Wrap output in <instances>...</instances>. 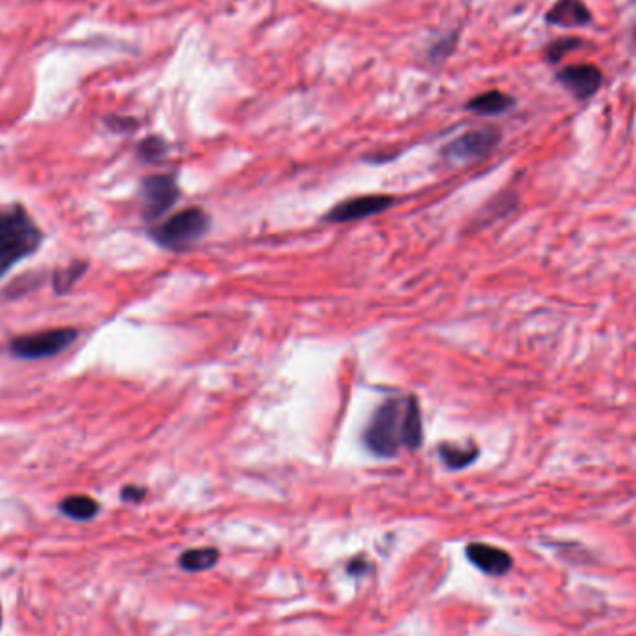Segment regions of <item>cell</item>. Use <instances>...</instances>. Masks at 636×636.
I'll use <instances>...</instances> for the list:
<instances>
[{
	"instance_id": "12",
	"label": "cell",
	"mask_w": 636,
	"mask_h": 636,
	"mask_svg": "<svg viewBox=\"0 0 636 636\" xmlns=\"http://www.w3.org/2000/svg\"><path fill=\"white\" fill-rule=\"evenodd\" d=\"M515 105V99L510 98L508 93H503L499 89H491L477 96L475 99H471L467 103V110L480 114V115H499L506 110H510Z\"/></svg>"
},
{
	"instance_id": "20",
	"label": "cell",
	"mask_w": 636,
	"mask_h": 636,
	"mask_svg": "<svg viewBox=\"0 0 636 636\" xmlns=\"http://www.w3.org/2000/svg\"><path fill=\"white\" fill-rule=\"evenodd\" d=\"M106 123H108L110 129L120 131V132H127V131H132L136 127V122L129 120V117H110Z\"/></svg>"
},
{
	"instance_id": "1",
	"label": "cell",
	"mask_w": 636,
	"mask_h": 636,
	"mask_svg": "<svg viewBox=\"0 0 636 636\" xmlns=\"http://www.w3.org/2000/svg\"><path fill=\"white\" fill-rule=\"evenodd\" d=\"M41 241L43 234L25 208L15 205L0 210V277L32 255Z\"/></svg>"
},
{
	"instance_id": "14",
	"label": "cell",
	"mask_w": 636,
	"mask_h": 636,
	"mask_svg": "<svg viewBox=\"0 0 636 636\" xmlns=\"http://www.w3.org/2000/svg\"><path fill=\"white\" fill-rule=\"evenodd\" d=\"M220 553L215 547H205V549H191L179 556V565L186 572H205L215 568L218 564Z\"/></svg>"
},
{
	"instance_id": "15",
	"label": "cell",
	"mask_w": 636,
	"mask_h": 636,
	"mask_svg": "<svg viewBox=\"0 0 636 636\" xmlns=\"http://www.w3.org/2000/svg\"><path fill=\"white\" fill-rule=\"evenodd\" d=\"M441 460L451 469H463L473 463L479 458L477 446H456V445H441L439 449Z\"/></svg>"
},
{
	"instance_id": "19",
	"label": "cell",
	"mask_w": 636,
	"mask_h": 636,
	"mask_svg": "<svg viewBox=\"0 0 636 636\" xmlns=\"http://www.w3.org/2000/svg\"><path fill=\"white\" fill-rule=\"evenodd\" d=\"M146 497V489L144 488H136V486H127L122 491V499L127 503H140L141 499Z\"/></svg>"
},
{
	"instance_id": "7",
	"label": "cell",
	"mask_w": 636,
	"mask_h": 636,
	"mask_svg": "<svg viewBox=\"0 0 636 636\" xmlns=\"http://www.w3.org/2000/svg\"><path fill=\"white\" fill-rule=\"evenodd\" d=\"M499 140H501L499 129L484 127L477 131H469L460 138H456L453 144L446 146V153H449L453 158H462V160L482 158L497 148Z\"/></svg>"
},
{
	"instance_id": "5",
	"label": "cell",
	"mask_w": 636,
	"mask_h": 636,
	"mask_svg": "<svg viewBox=\"0 0 636 636\" xmlns=\"http://www.w3.org/2000/svg\"><path fill=\"white\" fill-rule=\"evenodd\" d=\"M141 196L146 203V218L155 220L175 205L179 198L177 181L174 175H151L141 182Z\"/></svg>"
},
{
	"instance_id": "21",
	"label": "cell",
	"mask_w": 636,
	"mask_h": 636,
	"mask_svg": "<svg viewBox=\"0 0 636 636\" xmlns=\"http://www.w3.org/2000/svg\"><path fill=\"white\" fill-rule=\"evenodd\" d=\"M365 564H367V562H361V560L350 562L348 573H350V575H361V573H365Z\"/></svg>"
},
{
	"instance_id": "10",
	"label": "cell",
	"mask_w": 636,
	"mask_h": 636,
	"mask_svg": "<svg viewBox=\"0 0 636 636\" xmlns=\"http://www.w3.org/2000/svg\"><path fill=\"white\" fill-rule=\"evenodd\" d=\"M546 21L560 29H581L592 22V13L582 0H556L549 8Z\"/></svg>"
},
{
	"instance_id": "13",
	"label": "cell",
	"mask_w": 636,
	"mask_h": 636,
	"mask_svg": "<svg viewBox=\"0 0 636 636\" xmlns=\"http://www.w3.org/2000/svg\"><path fill=\"white\" fill-rule=\"evenodd\" d=\"M60 510L75 522H89L99 513V503L88 495H71L60 503Z\"/></svg>"
},
{
	"instance_id": "22",
	"label": "cell",
	"mask_w": 636,
	"mask_h": 636,
	"mask_svg": "<svg viewBox=\"0 0 636 636\" xmlns=\"http://www.w3.org/2000/svg\"><path fill=\"white\" fill-rule=\"evenodd\" d=\"M0 622H3V612H0Z\"/></svg>"
},
{
	"instance_id": "6",
	"label": "cell",
	"mask_w": 636,
	"mask_h": 636,
	"mask_svg": "<svg viewBox=\"0 0 636 636\" xmlns=\"http://www.w3.org/2000/svg\"><path fill=\"white\" fill-rule=\"evenodd\" d=\"M556 81L579 101L594 98L603 86L601 69L594 64L565 65L556 73Z\"/></svg>"
},
{
	"instance_id": "18",
	"label": "cell",
	"mask_w": 636,
	"mask_h": 636,
	"mask_svg": "<svg viewBox=\"0 0 636 636\" xmlns=\"http://www.w3.org/2000/svg\"><path fill=\"white\" fill-rule=\"evenodd\" d=\"M581 45H582V41H581V39H577V38L556 39V41H553V43L547 47V51H546V60H547L549 64H556V62H560L565 55H568L570 51L579 49Z\"/></svg>"
},
{
	"instance_id": "2",
	"label": "cell",
	"mask_w": 636,
	"mask_h": 636,
	"mask_svg": "<svg viewBox=\"0 0 636 636\" xmlns=\"http://www.w3.org/2000/svg\"><path fill=\"white\" fill-rule=\"evenodd\" d=\"M403 413L404 406L391 398L384 403L370 419L365 432V443L376 456L393 458L403 445Z\"/></svg>"
},
{
	"instance_id": "9",
	"label": "cell",
	"mask_w": 636,
	"mask_h": 636,
	"mask_svg": "<svg viewBox=\"0 0 636 636\" xmlns=\"http://www.w3.org/2000/svg\"><path fill=\"white\" fill-rule=\"evenodd\" d=\"M465 555L475 568L493 577H503L512 570V556L499 547L488 544H469Z\"/></svg>"
},
{
	"instance_id": "16",
	"label": "cell",
	"mask_w": 636,
	"mask_h": 636,
	"mask_svg": "<svg viewBox=\"0 0 636 636\" xmlns=\"http://www.w3.org/2000/svg\"><path fill=\"white\" fill-rule=\"evenodd\" d=\"M86 268H88L86 263L77 261V263H73V265H69L67 268L58 270V272L55 274V291L60 293V294H64V293L73 289V285L82 277V274L86 272Z\"/></svg>"
},
{
	"instance_id": "11",
	"label": "cell",
	"mask_w": 636,
	"mask_h": 636,
	"mask_svg": "<svg viewBox=\"0 0 636 636\" xmlns=\"http://www.w3.org/2000/svg\"><path fill=\"white\" fill-rule=\"evenodd\" d=\"M403 445L410 451H417L422 445V417L415 396H410L404 404Z\"/></svg>"
},
{
	"instance_id": "17",
	"label": "cell",
	"mask_w": 636,
	"mask_h": 636,
	"mask_svg": "<svg viewBox=\"0 0 636 636\" xmlns=\"http://www.w3.org/2000/svg\"><path fill=\"white\" fill-rule=\"evenodd\" d=\"M166 149H168V146H166V141H164L162 138L149 136L138 146V157L144 162H155L160 157H164Z\"/></svg>"
},
{
	"instance_id": "3",
	"label": "cell",
	"mask_w": 636,
	"mask_h": 636,
	"mask_svg": "<svg viewBox=\"0 0 636 636\" xmlns=\"http://www.w3.org/2000/svg\"><path fill=\"white\" fill-rule=\"evenodd\" d=\"M210 227V218L201 208H186L153 231V239L170 250H184L203 239Z\"/></svg>"
},
{
	"instance_id": "4",
	"label": "cell",
	"mask_w": 636,
	"mask_h": 636,
	"mask_svg": "<svg viewBox=\"0 0 636 636\" xmlns=\"http://www.w3.org/2000/svg\"><path fill=\"white\" fill-rule=\"evenodd\" d=\"M79 337L75 327L45 329L32 335H21L10 343V352L19 360H47L67 350Z\"/></svg>"
},
{
	"instance_id": "8",
	"label": "cell",
	"mask_w": 636,
	"mask_h": 636,
	"mask_svg": "<svg viewBox=\"0 0 636 636\" xmlns=\"http://www.w3.org/2000/svg\"><path fill=\"white\" fill-rule=\"evenodd\" d=\"M393 203H394V199L389 196H361V198L346 199L329 210L326 220L335 222V224L361 220L367 216L380 215V212L393 207Z\"/></svg>"
}]
</instances>
